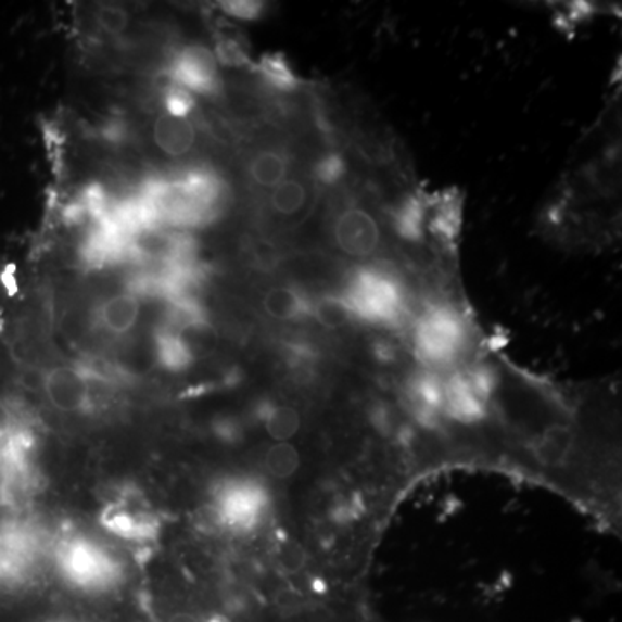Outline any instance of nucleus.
<instances>
[{"label": "nucleus", "mask_w": 622, "mask_h": 622, "mask_svg": "<svg viewBox=\"0 0 622 622\" xmlns=\"http://www.w3.org/2000/svg\"><path fill=\"white\" fill-rule=\"evenodd\" d=\"M344 305L350 314L372 323L398 320L405 305V285L384 262L355 268L344 285Z\"/></svg>", "instance_id": "1"}, {"label": "nucleus", "mask_w": 622, "mask_h": 622, "mask_svg": "<svg viewBox=\"0 0 622 622\" xmlns=\"http://www.w3.org/2000/svg\"><path fill=\"white\" fill-rule=\"evenodd\" d=\"M332 246L344 258L365 263L379 258L385 247L381 216L373 215L367 201L344 195L331 221Z\"/></svg>", "instance_id": "2"}, {"label": "nucleus", "mask_w": 622, "mask_h": 622, "mask_svg": "<svg viewBox=\"0 0 622 622\" xmlns=\"http://www.w3.org/2000/svg\"><path fill=\"white\" fill-rule=\"evenodd\" d=\"M464 322L445 306H434L420 318L415 331L417 352L432 365L448 364L464 346Z\"/></svg>", "instance_id": "3"}, {"label": "nucleus", "mask_w": 622, "mask_h": 622, "mask_svg": "<svg viewBox=\"0 0 622 622\" xmlns=\"http://www.w3.org/2000/svg\"><path fill=\"white\" fill-rule=\"evenodd\" d=\"M169 81L191 93L216 96L221 90L220 72L213 51L201 43L186 46L169 63Z\"/></svg>", "instance_id": "4"}, {"label": "nucleus", "mask_w": 622, "mask_h": 622, "mask_svg": "<svg viewBox=\"0 0 622 622\" xmlns=\"http://www.w3.org/2000/svg\"><path fill=\"white\" fill-rule=\"evenodd\" d=\"M47 398L58 410L73 414L89 407L90 379L81 369L58 367L43 377Z\"/></svg>", "instance_id": "5"}, {"label": "nucleus", "mask_w": 622, "mask_h": 622, "mask_svg": "<svg viewBox=\"0 0 622 622\" xmlns=\"http://www.w3.org/2000/svg\"><path fill=\"white\" fill-rule=\"evenodd\" d=\"M154 145L166 157L180 160L192 153L198 140V130L189 118H172L168 115H160L154 119L153 130Z\"/></svg>", "instance_id": "6"}, {"label": "nucleus", "mask_w": 622, "mask_h": 622, "mask_svg": "<svg viewBox=\"0 0 622 622\" xmlns=\"http://www.w3.org/2000/svg\"><path fill=\"white\" fill-rule=\"evenodd\" d=\"M139 296L128 291L102 301L98 309V320L102 329L115 335L128 334L139 322Z\"/></svg>", "instance_id": "7"}, {"label": "nucleus", "mask_w": 622, "mask_h": 622, "mask_svg": "<svg viewBox=\"0 0 622 622\" xmlns=\"http://www.w3.org/2000/svg\"><path fill=\"white\" fill-rule=\"evenodd\" d=\"M291 169V157L280 149H262L253 154L247 163V178L256 189L274 191L277 186L288 180Z\"/></svg>", "instance_id": "8"}, {"label": "nucleus", "mask_w": 622, "mask_h": 622, "mask_svg": "<svg viewBox=\"0 0 622 622\" xmlns=\"http://www.w3.org/2000/svg\"><path fill=\"white\" fill-rule=\"evenodd\" d=\"M63 566L81 581H93L110 574L113 560L89 543H73L63 555Z\"/></svg>", "instance_id": "9"}, {"label": "nucleus", "mask_w": 622, "mask_h": 622, "mask_svg": "<svg viewBox=\"0 0 622 622\" xmlns=\"http://www.w3.org/2000/svg\"><path fill=\"white\" fill-rule=\"evenodd\" d=\"M265 504L262 492L247 484L225 490L220 498V510L225 521L233 525H251L256 521Z\"/></svg>", "instance_id": "10"}, {"label": "nucleus", "mask_w": 622, "mask_h": 622, "mask_svg": "<svg viewBox=\"0 0 622 622\" xmlns=\"http://www.w3.org/2000/svg\"><path fill=\"white\" fill-rule=\"evenodd\" d=\"M426 201L417 195H407L394 206L391 215L393 230L403 242L419 244L423 239V221H426Z\"/></svg>", "instance_id": "11"}, {"label": "nucleus", "mask_w": 622, "mask_h": 622, "mask_svg": "<svg viewBox=\"0 0 622 622\" xmlns=\"http://www.w3.org/2000/svg\"><path fill=\"white\" fill-rule=\"evenodd\" d=\"M262 303L268 317L276 318L280 322L297 320L309 312L308 300L292 285H276L268 289Z\"/></svg>", "instance_id": "12"}, {"label": "nucleus", "mask_w": 622, "mask_h": 622, "mask_svg": "<svg viewBox=\"0 0 622 622\" xmlns=\"http://www.w3.org/2000/svg\"><path fill=\"white\" fill-rule=\"evenodd\" d=\"M308 183L301 178H288L268 195V207L279 218H294L305 212L309 203Z\"/></svg>", "instance_id": "13"}, {"label": "nucleus", "mask_w": 622, "mask_h": 622, "mask_svg": "<svg viewBox=\"0 0 622 622\" xmlns=\"http://www.w3.org/2000/svg\"><path fill=\"white\" fill-rule=\"evenodd\" d=\"M157 361L168 370H183L192 361V350L182 335L174 329H165L156 335Z\"/></svg>", "instance_id": "14"}, {"label": "nucleus", "mask_w": 622, "mask_h": 622, "mask_svg": "<svg viewBox=\"0 0 622 622\" xmlns=\"http://www.w3.org/2000/svg\"><path fill=\"white\" fill-rule=\"evenodd\" d=\"M253 69L270 85L271 89L291 92V90H296L300 84L284 55H263L262 60L254 64Z\"/></svg>", "instance_id": "15"}, {"label": "nucleus", "mask_w": 622, "mask_h": 622, "mask_svg": "<svg viewBox=\"0 0 622 622\" xmlns=\"http://www.w3.org/2000/svg\"><path fill=\"white\" fill-rule=\"evenodd\" d=\"M448 402L455 414L464 419H475L483 410L478 391L474 390L470 379L464 377H455L454 381L449 382Z\"/></svg>", "instance_id": "16"}, {"label": "nucleus", "mask_w": 622, "mask_h": 622, "mask_svg": "<svg viewBox=\"0 0 622 622\" xmlns=\"http://www.w3.org/2000/svg\"><path fill=\"white\" fill-rule=\"evenodd\" d=\"M300 467V454L289 443H277L267 454V469L279 479L291 478Z\"/></svg>", "instance_id": "17"}, {"label": "nucleus", "mask_w": 622, "mask_h": 622, "mask_svg": "<svg viewBox=\"0 0 622 622\" xmlns=\"http://www.w3.org/2000/svg\"><path fill=\"white\" fill-rule=\"evenodd\" d=\"M300 415L294 408H274L267 417V431L279 443H288L300 431Z\"/></svg>", "instance_id": "18"}, {"label": "nucleus", "mask_w": 622, "mask_h": 622, "mask_svg": "<svg viewBox=\"0 0 622 622\" xmlns=\"http://www.w3.org/2000/svg\"><path fill=\"white\" fill-rule=\"evenodd\" d=\"M314 178L326 187H341L347 178V163L339 153L320 157L314 166Z\"/></svg>", "instance_id": "19"}, {"label": "nucleus", "mask_w": 622, "mask_h": 622, "mask_svg": "<svg viewBox=\"0 0 622 622\" xmlns=\"http://www.w3.org/2000/svg\"><path fill=\"white\" fill-rule=\"evenodd\" d=\"M130 14L124 8L118 5H99L93 11V23L98 25L99 30L110 35V37H118L125 34L128 26H130Z\"/></svg>", "instance_id": "20"}, {"label": "nucleus", "mask_w": 622, "mask_h": 622, "mask_svg": "<svg viewBox=\"0 0 622 622\" xmlns=\"http://www.w3.org/2000/svg\"><path fill=\"white\" fill-rule=\"evenodd\" d=\"M312 314L323 327H331V329L344 326L347 322V318L352 317L341 296L322 297V300L315 303Z\"/></svg>", "instance_id": "21"}, {"label": "nucleus", "mask_w": 622, "mask_h": 622, "mask_svg": "<svg viewBox=\"0 0 622 622\" xmlns=\"http://www.w3.org/2000/svg\"><path fill=\"white\" fill-rule=\"evenodd\" d=\"M216 63L224 64V66H229V68H242V66H251L250 55H247L246 49L242 47V43L238 39H232V37H220L216 40L215 51Z\"/></svg>", "instance_id": "22"}, {"label": "nucleus", "mask_w": 622, "mask_h": 622, "mask_svg": "<svg viewBox=\"0 0 622 622\" xmlns=\"http://www.w3.org/2000/svg\"><path fill=\"white\" fill-rule=\"evenodd\" d=\"M163 104H165V115L172 118H189L195 107L194 96L172 81L163 90Z\"/></svg>", "instance_id": "23"}, {"label": "nucleus", "mask_w": 622, "mask_h": 622, "mask_svg": "<svg viewBox=\"0 0 622 622\" xmlns=\"http://www.w3.org/2000/svg\"><path fill=\"white\" fill-rule=\"evenodd\" d=\"M216 5L239 22H256L265 13V4L258 0H224Z\"/></svg>", "instance_id": "24"}, {"label": "nucleus", "mask_w": 622, "mask_h": 622, "mask_svg": "<svg viewBox=\"0 0 622 622\" xmlns=\"http://www.w3.org/2000/svg\"><path fill=\"white\" fill-rule=\"evenodd\" d=\"M415 394H417L426 405H429V407L440 405L441 398H443V391H441V385L437 384L434 377H422V379L415 384Z\"/></svg>", "instance_id": "25"}, {"label": "nucleus", "mask_w": 622, "mask_h": 622, "mask_svg": "<svg viewBox=\"0 0 622 622\" xmlns=\"http://www.w3.org/2000/svg\"><path fill=\"white\" fill-rule=\"evenodd\" d=\"M13 422V410L9 408L8 403L0 402V441L11 436Z\"/></svg>", "instance_id": "26"}, {"label": "nucleus", "mask_w": 622, "mask_h": 622, "mask_svg": "<svg viewBox=\"0 0 622 622\" xmlns=\"http://www.w3.org/2000/svg\"><path fill=\"white\" fill-rule=\"evenodd\" d=\"M291 554V557H289V555H284V557H282V563H284L289 571H296V569H300L301 566H303V560L305 559H303V554H301L300 548H296V546L292 548Z\"/></svg>", "instance_id": "27"}, {"label": "nucleus", "mask_w": 622, "mask_h": 622, "mask_svg": "<svg viewBox=\"0 0 622 622\" xmlns=\"http://www.w3.org/2000/svg\"><path fill=\"white\" fill-rule=\"evenodd\" d=\"M168 622H200L192 614H187V612H180V614H175L169 618Z\"/></svg>", "instance_id": "28"}]
</instances>
